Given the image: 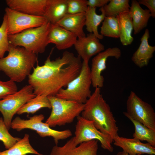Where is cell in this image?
I'll list each match as a JSON object with an SVG mask.
<instances>
[{"label":"cell","instance_id":"ba28073f","mask_svg":"<svg viewBox=\"0 0 155 155\" xmlns=\"http://www.w3.org/2000/svg\"><path fill=\"white\" fill-rule=\"evenodd\" d=\"M77 118L75 135L73 137L76 146L84 142L96 140L99 141L103 149L110 152H113L112 144L113 140L110 136L103 134L98 130L92 121L86 119L80 115Z\"/></svg>","mask_w":155,"mask_h":155},{"label":"cell","instance_id":"e575fe53","mask_svg":"<svg viewBox=\"0 0 155 155\" xmlns=\"http://www.w3.org/2000/svg\"><path fill=\"white\" fill-rule=\"evenodd\" d=\"M116 155H129L127 153L123 151H121L119 152ZM137 155H142L138 154Z\"/></svg>","mask_w":155,"mask_h":155},{"label":"cell","instance_id":"6da1fadb","mask_svg":"<svg viewBox=\"0 0 155 155\" xmlns=\"http://www.w3.org/2000/svg\"><path fill=\"white\" fill-rule=\"evenodd\" d=\"M52 51L43 65H37L28 76V82L36 96H55L67 87L80 73L82 63L81 58L72 53L64 51L61 57L51 60Z\"/></svg>","mask_w":155,"mask_h":155},{"label":"cell","instance_id":"e0dca14e","mask_svg":"<svg viewBox=\"0 0 155 155\" xmlns=\"http://www.w3.org/2000/svg\"><path fill=\"white\" fill-rule=\"evenodd\" d=\"M47 0H6L8 7L28 15L44 16Z\"/></svg>","mask_w":155,"mask_h":155},{"label":"cell","instance_id":"7a4b0ae2","mask_svg":"<svg viewBox=\"0 0 155 155\" xmlns=\"http://www.w3.org/2000/svg\"><path fill=\"white\" fill-rule=\"evenodd\" d=\"M81 116L92 121L95 127L102 133L112 138L118 135V127L108 104L104 99L100 88H95L94 92L84 104Z\"/></svg>","mask_w":155,"mask_h":155},{"label":"cell","instance_id":"603a6c76","mask_svg":"<svg viewBox=\"0 0 155 155\" xmlns=\"http://www.w3.org/2000/svg\"><path fill=\"white\" fill-rule=\"evenodd\" d=\"M96 9L88 6L85 13V26L88 32L94 34L99 39H102L103 38V36L98 32V27L103 22L106 16L102 7L99 9L101 12L100 15L96 13Z\"/></svg>","mask_w":155,"mask_h":155},{"label":"cell","instance_id":"8fae6325","mask_svg":"<svg viewBox=\"0 0 155 155\" xmlns=\"http://www.w3.org/2000/svg\"><path fill=\"white\" fill-rule=\"evenodd\" d=\"M5 11L8 35L16 34L29 28L39 27L47 22L44 16L28 15L8 7L5 8Z\"/></svg>","mask_w":155,"mask_h":155},{"label":"cell","instance_id":"4fadbf2b","mask_svg":"<svg viewBox=\"0 0 155 155\" xmlns=\"http://www.w3.org/2000/svg\"><path fill=\"white\" fill-rule=\"evenodd\" d=\"M98 141L92 140L77 146L73 137L62 146L56 145L54 146L50 155H97Z\"/></svg>","mask_w":155,"mask_h":155},{"label":"cell","instance_id":"5b68a950","mask_svg":"<svg viewBox=\"0 0 155 155\" xmlns=\"http://www.w3.org/2000/svg\"><path fill=\"white\" fill-rule=\"evenodd\" d=\"M48 97L52 111L45 123L50 127L64 125L72 123L84 110V104L74 100L61 99L55 96Z\"/></svg>","mask_w":155,"mask_h":155},{"label":"cell","instance_id":"83f0119b","mask_svg":"<svg viewBox=\"0 0 155 155\" xmlns=\"http://www.w3.org/2000/svg\"><path fill=\"white\" fill-rule=\"evenodd\" d=\"M100 28V34L103 36L119 38V25L116 16H106L102 22Z\"/></svg>","mask_w":155,"mask_h":155},{"label":"cell","instance_id":"ac0fdd59","mask_svg":"<svg viewBox=\"0 0 155 155\" xmlns=\"http://www.w3.org/2000/svg\"><path fill=\"white\" fill-rule=\"evenodd\" d=\"M150 37L149 30L147 29L141 38V43L138 48L131 58L132 61L140 68L148 65L155 51V46L149 44L148 40Z\"/></svg>","mask_w":155,"mask_h":155},{"label":"cell","instance_id":"52a82bcc","mask_svg":"<svg viewBox=\"0 0 155 155\" xmlns=\"http://www.w3.org/2000/svg\"><path fill=\"white\" fill-rule=\"evenodd\" d=\"M44 118V115L42 114L34 115L26 120L18 116L12 120L11 128L19 131L24 129H30L36 131L42 137H51L56 145H57L59 141L66 139L72 135L69 129L60 131L52 129L42 122Z\"/></svg>","mask_w":155,"mask_h":155},{"label":"cell","instance_id":"5bb4252c","mask_svg":"<svg viewBox=\"0 0 155 155\" xmlns=\"http://www.w3.org/2000/svg\"><path fill=\"white\" fill-rule=\"evenodd\" d=\"M99 40L92 33L78 38L74 46L78 56L83 61L89 62L92 57L104 51V46Z\"/></svg>","mask_w":155,"mask_h":155},{"label":"cell","instance_id":"9a60e30c","mask_svg":"<svg viewBox=\"0 0 155 155\" xmlns=\"http://www.w3.org/2000/svg\"><path fill=\"white\" fill-rule=\"evenodd\" d=\"M114 145L121 148L129 155L155 154V147L148 143H144L136 138H127L118 135L113 139Z\"/></svg>","mask_w":155,"mask_h":155},{"label":"cell","instance_id":"2e32d148","mask_svg":"<svg viewBox=\"0 0 155 155\" xmlns=\"http://www.w3.org/2000/svg\"><path fill=\"white\" fill-rule=\"evenodd\" d=\"M78 38L73 33L57 24H51L48 37V44H54L58 50H63L74 45Z\"/></svg>","mask_w":155,"mask_h":155},{"label":"cell","instance_id":"9c48e42d","mask_svg":"<svg viewBox=\"0 0 155 155\" xmlns=\"http://www.w3.org/2000/svg\"><path fill=\"white\" fill-rule=\"evenodd\" d=\"M36 96L30 85L24 86L16 92L0 100V112L7 129L11 128L12 118L24 104Z\"/></svg>","mask_w":155,"mask_h":155},{"label":"cell","instance_id":"44dd1931","mask_svg":"<svg viewBox=\"0 0 155 155\" xmlns=\"http://www.w3.org/2000/svg\"><path fill=\"white\" fill-rule=\"evenodd\" d=\"M67 0H47L44 16L47 22L56 24L67 13Z\"/></svg>","mask_w":155,"mask_h":155},{"label":"cell","instance_id":"d4e9b609","mask_svg":"<svg viewBox=\"0 0 155 155\" xmlns=\"http://www.w3.org/2000/svg\"><path fill=\"white\" fill-rule=\"evenodd\" d=\"M51 108V104L47 96H36L24 104L18 110L17 114L21 115L24 113L33 114L42 108Z\"/></svg>","mask_w":155,"mask_h":155},{"label":"cell","instance_id":"7c38bea8","mask_svg":"<svg viewBox=\"0 0 155 155\" xmlns=\"http://www.w3.org/2000/svg\"><path fill=\"white\" fill-rule=\"evenodd\" d=\"M121 55V50L119 48H109L93 58L90 71L92 85L94 88H100L104 86V79L101 73L106 69V62L108 58L113 57L118 59Z\"/></svg>","mask_w":155,"mask_h":155},{"label":"cell","instance_id":"4316f807","mask_svg":"<svg viewBox=\"0 0 155 155\" xmlns=\"http://www.w3.org/2000/svg\"><path fill=\"white\" fill-rule=\"evenodd\" d=\"M129 0H110L102 8L106 16H116L121 13L129 11Z\"/></svg>","mask_w":155,"mask_h":155},{"label":"cell","instance_id":"4dcf8cb0","mask_svg":"<svg viewBox=\"0 0 155 155\" xmlns=\"http://www.w3.org/2000/svg\"><path fill=\"white\" fill-rule=\"evenodd\" d=\"M67 1L68 13H85L88 7L86 0H67Z\"/></svg>","mask_w":155,"mask_h":155},{"label":"cell","instance_id":"30bf717a","mask_svg":"<svg viewBox=\"0 0 155 155\" xmlns=\"http://www.w3.org/2000/svg\"><path fill=\"white\" fill-rule=\"evenodd\" d=\"M127 112L129 117L148 127L155 130V112L152 106L144 101L133 91H131L126 102Z\"/></svg>","mask_w":155,"mask_h":155},{"label":"cell","instance_id":"d6986e66","mask_svg":"<svg viewBox=\"0 0 155 155\" xmlns=\"http://www.w3.org/2000/svg\"><path fill=\"white\" fill-rule=\"evenodd\" d=\"M85 13H67L56 24L75 34L78 38L86 36L83 30L85 26Z\"/></svg>","mask_w":155,"mask_h":155},{"label":"cell","instance_id":"836d02e7","mask_svg":"<svg viewBox=\"0 0 155 155\" xmlns=\"http://www.w3.org/2000/svg\"><path fill=\"white\" fill-rule=\"evenodd\" d=\"M110 0H87V4L88 6L96 8L102 7L109 2Z\"/></svg>","mask_w":155,"mask_h":155},{"label":"cell","instance_id":"f546056e","mask_svg":"<svg viewBox=\"0 0 155 155\" xmlns=\"http://www.w3.org/2000/svg\"><path fill=\"white\" fill-rule=\"evenodd\" d=\"M8 35L7 18L5 14L0 26V58L3 57L5 53L9 51V43Z\"/></svg>","mask_w":155,"mask_h":155},{"label":"cell","instance_id":"484cf974","mask_svg":"<svg viewBox=\"0 0 155 155\" xmlns=\"http://www.w3.org/2000/svg\"><path fill=\"white\" fill-rule=\"evenodd\" d=\"M132 122L135 127L133 138L140 141H145L152 146L155 147V130L150 129L140 122L129 117H127Z\"/></svg>","mask_w":155,"mask_h":155},{"label":"cell","instance_id":"8992f818","mask_svg":"<svg viewBox=\"0 0 155 155\" xmlns=\"http://www.w3.org/2000/svg\"><path fill=\"white\" fill-rule=\"evenodd\" d=\"M91 85L88 61H83L79 74L69 83L66 89H61L55 96L61 99L85 104L92 94Z\"/></svg>","mask_w":155,"mask_h":155},{"label":"cell","instance_id":"1f68e13d","mask_svg":"<svg viewBox=\"0 0 155 155\" xmlns=\"http://www.w3.org/2000/svg\"><path fill=\"white\" fill-rule=\"evenodd\" d=\"M18 91V87L14 81L10 79L5 82L0 80V100Z\"/></svg>","mask_w":155,"mask_h":155},{"label":"cell","instance_id":"ffe728a7","mask_svg":"<svg viewBox=\"0 0 155 155\" xmlns=\"http://www.w3.org/2000/svg\"><path fill=\"white\" fill-rule=\"evenodd\" d=\"M129 12L132 18L134 34H138L147 26L151 14L149 10L143 9L138 1L132 0Z\"/></svg>","mask_w":155,"mask_h":155},{"label":"cell","instance_id":"3957f363","mask_svg":"<svg viewBox=\"0 0 155 155\" xmlns=\"http://www.w3.org/2000/svg\"><path fill=\"white\" fill-rule=\"evenodd\" d=\"M8 54L0 58V71L14 82L23 81L30 74L37 61V54L24 48L9 44Z\"/></svg>","mask_w":155,"mask_h":155},{"label":"cell","instance_id":"d6a6232c","mask_svg":"<svg viewBox=\"0 0 155 155\" xmlns=\"http://www.w3.org/2000/svg\"><path fill=\"white\" fill-rule=\"evenodd\" d=\"M138 2L140 4L144 5L148 9L153 18H155V0H139Z\"/></svg>","mask_w":155,"mask_h":155},{"label":"cell","instance_id":"277c9868","mask_svg":"<svg viewBox=\"0 0 155 155\" xmlns=\"http://www.w3.org/2000/svg\"><path fill=\"white\" fill-rule=\"evenodd\" d=\"M51 24L46 22L38 27L29 28L8 35L10 44L23 47L36 54L44 53L49 44L48 37Z\"/></svg>","mask_w":155,"mask_h":155},{"label":"cell","instance_id":"7402d4cb","mask_svg":"<svg viewBox=\"0 0 155 155\" xmlns=\"http://www.w3.org/2000/svg\"><path fill=\"white\" fill-rule=\"evenodd\" d=\"M116 17L119 24L120 41L123 46L130 45L133 41V38L132 35L133 27L129 11L121 13Z\"/></svg>","mask_w":155,"mask_h":155},{"label":"cell","instance_id":"f1b7e54d","mask_svg":"<svg viewBox=\"0 0 155 155\" xmlns=\"http://www.w3.org/2000/svg\"><path fill=\"white\" fill-rule=\"evenodd\" d=\"M21 139L13 137L10 134L3 118L0 117V141L3 143L5 148L9 149Z\"/></svg>","mask_w":155,"mask_h":155},{"label":"cell","instance_id":"cb8c5ba5","mask_svg":"<svg viewBox=\"0 0 155 155\" xmlns=\"http://www.w3.org/2000/svg\"><path fill=\"white\" fill-rule=\"evenodd\" d=\"M28 154L42 155L35 150L30 143L29 135L25 134L23 137L8 149L0 151V155H26Z\"/></svg>","mask_w":155,"mask_h":155}]
</instances>
